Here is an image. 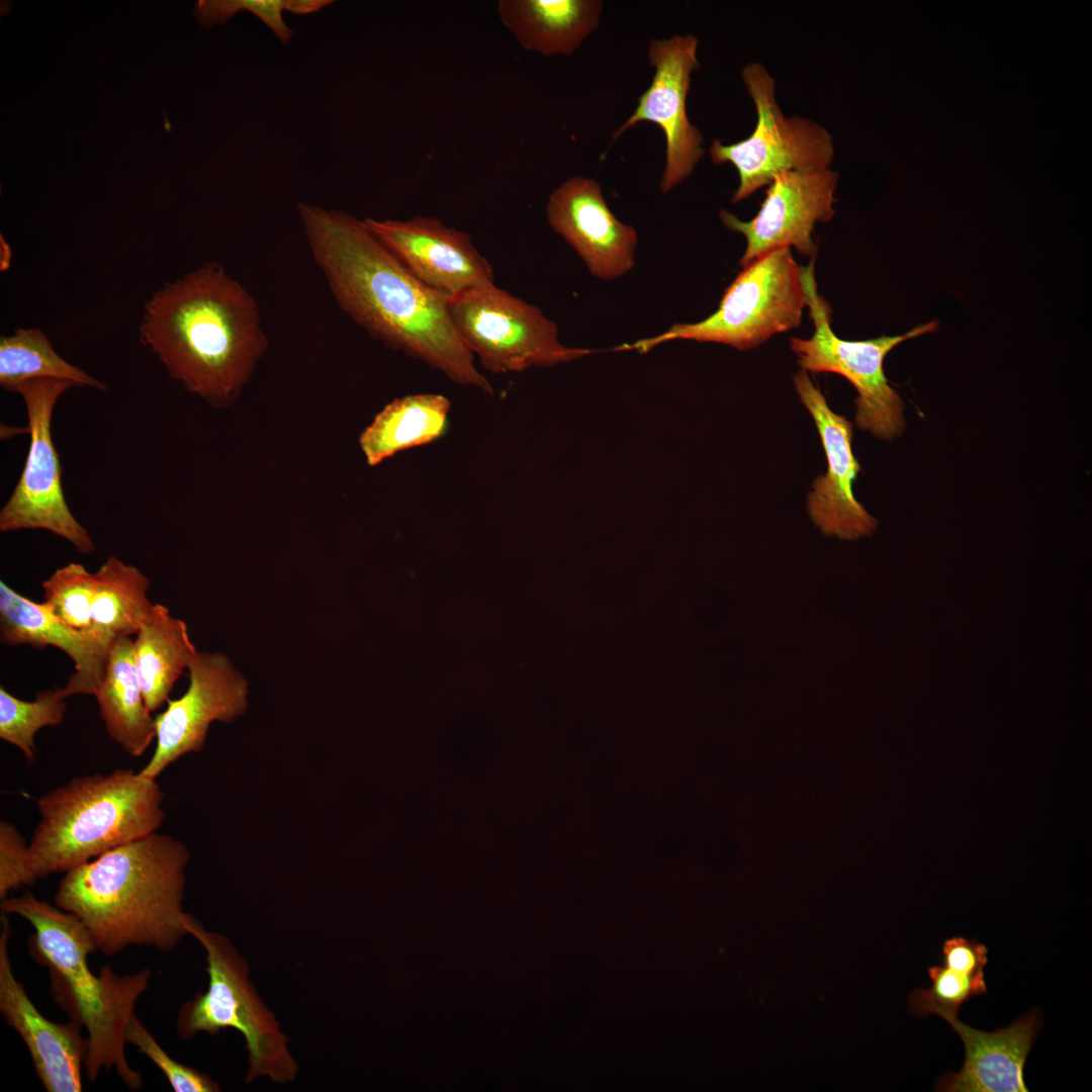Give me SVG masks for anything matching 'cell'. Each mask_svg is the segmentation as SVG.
I'll use <instances>...</instances> for the list:
<instances>
[{"label":"cell","instance_id":"6da1fadb","mask_svg":"<svg viewBox=\"0 0 1092 1092\" xmlns=\"http://www.w3.org/2000/svg\"><path fill=\"white\" fill-rule=\"evenodd\" d=\"M308 249L338 306L386 345L461 385L492 392L450 314V300L420 282L364 220L298 201Z\"/></svg>","mask_w":1092,"mask_h":1092},{"label":"cell","instance_id":"7a4b0ae2","mask_svg":"<svg viewBox=\"0 0 1092 1092\" xmlns=\"http://www.w3.org/2000/svg\"><path fill=\"white\" fill-rule=\"evenodd\" d=\"M140 339L173 379L217 407L237 397L268 346L256 299L216 262L157 290Z\"/></svg>","mask_w":1092,"mask_h":1092},{"label":"cell","instance_id":"3957f363","mask_svg":"<svg viewBox=\"0 0 1092 1092\" xmlns=\"http://www.w3.org/2000/svg\"><path fill=\"white\" fill-rule=\"evenodd\" d=\"M188 860L184 843L156 831L66 872L55 903L83 922L106 956L130 945L170 951L188 934Z\"/></svg>","mask_w":1092,"mask_h":1092},{"label":"cell","instance_id":"277c9868","mask_svg":"<svg viewBox=\"0 0 1092 1092\" xmlns=\"http://www.w3.org/2000/svg\"><path fill=\"white\" fill-rule=\"evenodd\" d=\"M1 912L27 920L34 932L27 938L33 961L50 973L55 1002L87 1031L84 1068L94 1082L102 1069H114L131 1090L143 1080L125 1055V1028L152 973L145 969L119 976L108 966L94 974L88 956L97 949L88 929L74 914L35 898L30 892L1 900Z\"/></svg>","mask_w":1092,"mask_h":1092},{"label":"cell","instance_id":"5b68a950","mask_svg":"<svg viewBox=\"0 0 1092 1092\" xmlns=\"http://www.w3.org/2000/svg\"><path fill=\"white\" fill-rule=\"evenodd\" d=\"M164 793L132 769L75 778L37 800L40 821L29 843L35 881L68 872L156 832Z\"/></svg>","mask_w":1092,"mask_h":1092},{"label":"cell","instance_id":"8992f818","mask_svg":"<svg viewBox=\"0 0 1092 1092\" xmlns=\"http://www.w3.org/2000/svg\"><path fill=\"white\" fill-rule=\"evenodd\" d=\"M184 926L206 952L209 981L205 993H197L182 1005L177 1020L180 1037L235 1029L246 1041L247 1083L261 1076L280 1083L292 1081L298 1069L287 1037L250 982L246 961L224 935L206 930L191 915L186 914Z\"/></svg>","mask_w":1092,"mask_h":1092},{"label":"cell","instance_id":"52a82bcc","mask_svg":"<svg viewBox=\"0 0 1092 1092\" xmlns=\"http://www.w3.org/2000/svg\"><path fill=\"white\" fill-rule=\"evenodd\" d=\"M806 306L802 267L791 248L772 251L748 265L726 289L719 308L707 318L674 324L667 331L616 350L647 352L673 340L715 342L748 350L771 336L797 328Z\"/></svg>","mask_w":1092,"mask_h":1092},{"label":"cell","instance_id":"ba28073f","mask_svg":"<svg viewBox=\"0 0 1092 1092\" xmlns=\"http://www.w3.org/2000/svg\"><path fill=\"white\" fill-rule=\"evenodd\" d=\"M802 274L806 306L809 307L815 330L809 339L791 340V348L797 354L799 365L802 370L813 373L839 374L855 387V423L859 429L887 440L899 436L905 427L903 403L888 383L884 359L902 342L934 332L937 322L917 326L903 335L861 341L841 339L832 331L831 310L817 291L814 259L807 267H802Z\"/></svg>","mask_w":1092,"mask_h":1092},{"label":"cell","instance_id":"9c48e42d","mask_svg":"<svg viewBox=\"0 0 1092 1092\" xmlns=\"http://www.w3.org/2000/svg\"><path fill=\"white\" fill-rule=\"evenodd\" d=\"M741 77L756 110L754 130L735 144L716 139L709 148L714 164L730 163L738 173L732 202L746 199L781 173L828 169L835 152L829 131L811 118L783 113L776 81L762 64L749 63Z\"/></svg>","mask_w":1092,"mask_h":1092},{"label":"cell","instance_id":"30bf717a","mask_svg":"<svg viewBox=\"0 0 1092 1092\" xmlns=\"http://www.w3.org/2000/svg\"><path fill=\"white\" fill-rule=\"evenodd\" d=\"M449 306L467 348L492 373L554 366L594 352L564 346L553 321L495 284L452 299Z\"/></svg>","mask_w":1092,"mask_h":1092},{"label":"cell","instance_id":"8fae6325","mask_svg":"<svg viewBox=\"0 0 1092 1092\" xmlns=\"http://www.w3.org/2000/svg\"><path fill=\"white\" fill-rule=\"evenodd\" d=\"M75 386L66 380L36 378L14 389L26 407L30 444L20 477L0 511V531L47 530L70 542L77 552L89 554L95 544L67 505L61 462L51 432L58 399Z\"/></svg>","mask_w":1092,"mask_h":1092},{"label":"cell","instance_id":"7c38bea8","mask_svg":"<svg viewBox=\"0 0 1092 1092\" xmlns=\"http://www.w3.org/2000/svg\"><path fill=\"white\" fill-rule=\"evenodd\" d=\"M189 687L157 716V744L140 776L156 778L172 762L204 746L214 721L230 723L248 708V682L223 653L196 652L188 663Z\"/></svg>","mask_w":1092,"mask_h":1092},{"label":"cell","instance_id":"4fadbf2b","mask_svg":"<svg viewBox=\"0 0 1092 1092\" xmlns=\"http://www.w3.org/2000/svg\"><path fill=\"white\" fill-rule=\"evenodd\" d=\"M699 40L692 34L653 39L648 60L654 75L647 90L639 97L630 117L614 132L623 134L638 122L656 124L665 138V167L660 189L663 194L688 178L703 158V135L689 120L687 96L692 73L700 68L697 57Z\"/></svg>","mask_w":1092,"mask_h":1092},{"label":"cell","instance_id":"5bb4252c","mask_svg":"<svg viewBox=\"0 0 1092 1092\" xmlns=\"http://www.w3.org/2000/svg\"><path fill=\"white\" fill-rule=\"evenodd\" d=\"M837 182L838 175L830 168L788 171L768 184L766 196L751 220L743 221L721 209L723 224L746 240L740 265L744 267L772 251L791 247L815 258L817 246L812 235L816 223L829 221L835 214Z\"/></svg>","mask_w":1092,"mask_h":1092},{"label":"cell","instance_id":"9a60e30c","mask_svg":"<svg viewBox=\"0 0 1092 1092\" xmlns=\"http://www.w3.org/2000/svg\"><path fill=\"white\" fill-rule=\"evenodd\" d=\"M363 220L420 282L449 300L494 284L491 264L461 230L430 216Z\"/></svg>","mask_w":1092,"mask_h":1092},{"label":"cell","instance_id":"2e32d148","mask_svg":"<svg viewBox=\"0 0 1092 1092\" xmlns=\"http://www.w3.org/2000/svg\"><path fill=\"white\" fill-rule=\"evenodd\" d=\"M794 385L812 416L827 460V472L813 482L808 510L814 523L826 535L857 539L870 535L877 521L855 499L853 481L860 470L852 447V424L834 413L810 379L807 371L794 376Z\"/></svg>","mask_w":1092,"mask_h":1092},{"label":"cell","instance_id":"e0dca14e","mask_svg":"<svg viewBox=\"0 0 1092 1092\" xmlns=\"http://www.w3.org/2000/svg\"><path fill=\"white\" fill-rule=\"evenodd\" d=\"M546 216L595 277L616 279L633 267L636 232L615 216L595 180L574 176L561 183L548 198Z\"/></svg>","mask_w":1092,"mask_h":1092},{"label":"cell","instance_id":"ac0fdd59","mask_svg":"<svg viewBox=\"0 0 1092 1092\" xmlns=\"http://www.w3.org/2000/svg\"><path fill=\"white\" fill-rule=\"evenodd\" d=\"M11 935L9 920L1 915L0 1011L23 1039L35 1073L49 1092H81L82 1067L88 1040L74 1020L57 1023L46 1018L33 1005L23 985L16 980L8 956Z\"/></svg>","mask_w":1092,"mask_h":1092},{"label":"cell","instance_id":"d6986e66","mask_svg":"<svg viewBox=\"0 0 1092 1092\" xmlns=\"http://www.w3.org/2000/svg\"><path fill=\"white\" fill-rule=\"evenodd\" d=\"M0 641L14 647L51 645L64 651L75 671L64 688L68 697L94 695L107 666L111 641L94 633L71 628L58 619L43 603H35L0 581Z\"/></svg>","mask_w":1092,"mask_h":1092},{"label":"cell","instance_id":"ffe728a7","mask_svg":"<svg viewBox=\"0 0 1092 1092\" xmlns=\"http://www.w3.org/2000/svg\"><path fill=\"white\" fill-rule=\"evenodd\" d=\"M962 1038V1069L944 1073L936 1084L944 1092H1027L1023 1069L1040 1026L1032 1009L1010 1026L987 1032L964 1024L958 1016L944 1018Z\"/></svg>","mask_w":1092,"mask_h":1092},{"label":"cell","instance_id":"44dd1931","mask_svg":"<svg viewBox=\"0 0 1092 1092\" xmlns=\"http://www.w3.org/2000/svg\"><path fill=\"white\" fill-rule=\"evenodd\" d=\"M598 0H500L499 20L521 48L547 57L574 53L598 27Z\"/></svg>","mask_w":1092,"mask_h":1092},{"label":"cell","instance_id":"7402d4cb","mask_svg":"<svg viewBox=\"0 0 1092 1092\" xmlns=\"http://www.w3.org/2000/svg\"><path fill=\"white\" fill-rule=\"evenodd\" d=\"M94 696L108 735L128 755H143L156 738L157 728L144 700L130 637L112 641L106 670Z\"/></svg>","mask_w":1092,"mask_h":1092},{"label":"cell","instance_id":"603a6c76","mask_svg":"<svg viewBox=\"0 0 1092 1092\" xmlns=\"http://www.w3.org/2000/svg\"><path fill=\"white\" fill-rule=\"evenodd\" d=\"M133 661L147 708L151 713L169 695L197 652L184 621L161 604L152 606L132 640Z\"/></svg>","mask_w":1092,"mask_h":1092},{"label":"cell","instance_id":"cb8c5ba5","mask_svg":"<svg viewBox=\"0 0 1092 1092\" xmlns=\"http://www.w3.org/2000/svg\"><path fill=\"white\" fill-rule=\"evenodd\" d=\"M449 410V399L435 393L406 395L386 404L360 437L368 464L437 440L445 432Z\"/></svg>","mask_w":1092,"mask_h":1092},{"label":"cell","instance_id":"d4e9b609","mask_svg":"<svg viewBox=\"0 0 1092 1092\" xmlns=\"http://www.w3.org/2000/svg\"><path fill=\"white\" fill-rule=\"evenodd\" d=\"M149 578L134 565L108 557L94 572L93 632L109 641L135 635L152 608Z\"/></svg>","mask_w":1092,"mask_h":1092},{"label":"cell","instance_id":"484cf974","mask_svg":"<svg viewBox=\"0 0 1092 1092\" xmlns=\"http://www.w3.org/2000/svg\"><path fill=\"white\" fill-rule=\"evenodd\" d=\"M36 378L66 380L76 386L105 391L108 386L66 361L39 329L18 328L0 338V385L13 392L22 382Z\"/></svg>","mask_w":1092,"mask_h":1092},{"label":"cell","instance_id":"4316f807","mask_svg":"<svg viewBox=\"0 0 1092 1092\" xmlns=\"http://www.w3.org/2000/svg\"><path fill=\"white\" fill-rule=\"evenodd\" d=\"M66 698L64 688H55L36 692L33 701H23L1 686L0 738L20 749L27 762L33 763L34 736L39 729L63 722Z\"/></svg>","mask_w":1092,"mask_h":1092},{"label":"cell","instance_id":"83f0119b","mask_svg":"<svg viewBox=\"0 0 1092 1092\" xmlns=\"http://www.w3.org/2000/svg\"><path fill=\"white\" fill-rule=\"evenodd\" d=\"M41 585L42 603L58 619L75 630L94 633V573L81 563L70 562L57 568Z\"/></svg>","mask_w":1092,"mask_h":1092},{"label":"cell","instance_id":"f1b7e54d","mask_svg":"<svg viewBox=\"0 0 1092 1092\" xmlns=\"http://www.w3.org/2000/svg\"><path fill=\"white\" fill-rule=\"evenodd\" d=\"M331 0H200L194 8L197 21L207 27L222 24L235 14L246 10L257 16L278 37L282 44H287L293 31L284 22L282 13L287 10L294 14L317 12L330 5Z\"/></svg>","mask_w":1092,"mask_h":1092},{"label":"cell","instance_id":"f546056e","mask_svg":"<svg viewBox=\"0 0 1092 1092\" xmlns=\"http://www.w3.org/2000/svg\"><path fill=\"white\" fill-rule=\"evenodd\" d=\"M929 989H916L909 996L913 1015L933 1013L942 1018L958 1016L961 1006L974 996L987 993L985 975H971L944 965L928 969Z\"/></svg>","mask_w":1092,"mask_h":1092},{"label":"cell","instance_id":"4dcf8cb0","mask_svg":"<svg viewBox=\"0 0 1092 1092\" xmlns=\"http://www.w3.org/2000/svg\"><path fill=\"white\" fill-rule=\"evenodd\" d=\"M125 1041L138 1046L165 1075L175 1092H218L219 1086L208 1075L172 1059L152 1033L133 1014L125 1028Z\"/></svg>","mask_w":1092,"mask_h":1092},{"label":"cell","instance_id":"1f68e13d","mask_svg":"<svg viewBox=\"0 0 1092 1092\" xmlns=\"http://www.w3.org/2000/svg\"><path fill=\"white\" fill-rule=\"evenodd\" d=\"M35 882L30 869L29 843L11 823L0 821V899L11 890Z\"/></svg>","mask_w":1092,"mask_h":1092},{"label":"cell","instance_id":"d6a6232c","mask_svg":"<svg viewBox=\"0 0 1092 1092\" xmlns=\"http://www.w3.org/2000/svg\"><path fill=\"white\" fill-rule=\"evenodd\" d=\"M987 947L976 939L952 936L943 941L942 965L971 975H984L988 963Z\"/></svg>","mask_w":1092,"mask_h":1092}]
</instances>
